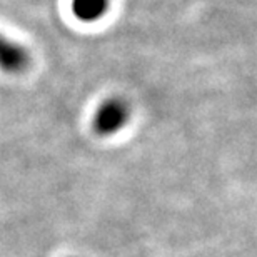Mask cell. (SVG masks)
Wrapping results in <instances>:
<instances>
[{
	"instance_id": "cell-1",
	"label": "cell",
	"mask_w": 257,
	"mask_h": 257,
	"mask_svg": "<svg viewBox=\"0 0 257 257\" xmlns=\"http://www.w3.org/2000/svg\"><path fill=\"white\" fill-rule=\"evenodd\" d=\"M131 107L120 97H110L104 100L99 109L95 110L92 119V128L97 136L107 137L114 136L128 122Z\"/></svg>"
},
{
	"instance_id": "cell-2",
	"label": "cell",
	"mask_w": 257,
	"mask_h": 257,
	"mask_svg": "<svg viewBox=\"0 0 257 257\" xmlns=\"http://www.w3.org/2000/svg\"><path fill=\"white\" fill-rule=\"evenodd\" d=\"M30 64V54L22 44L0 34V70L7 74L24 72Z\"/></svg>"
},
{
	"instance_id": "cell-3",
	"label": "cell",
	"mask_w": 257,
	"mask_h": 257,
	"mask_svg": "<svg viewBox=\"0 0 257 257\" xmlns=\"http://www.w3.org/2000/svg\"><path fill=\"white\" fill-rule=\"evenodd\" d=\"M110 0H72V14L82 22H95L109 9Z\"/></svg>"
}]
</instances>
